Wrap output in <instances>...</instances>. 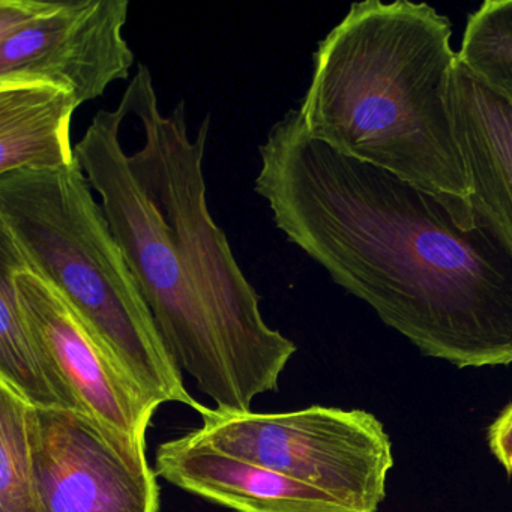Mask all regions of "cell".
Returning a JSON list of instances; mask_svg holds the SVG:
<instances>
[{"label": "cell", "mask_w": 512, "mask_h": 512, "mask_svg": "<svg viewBox=\"0 0 512 512\" xmlns=\"http://www.w3.org/2000/svg\"><path fill=\"white\" fill-rule=\"evenodd\" d=\"M259 155L254 191L335 284L424 355L512 364V245L491 221L464 229L430 191L311 137L298 110Z\"/></svg>", "instance_id": "1"}, {"label": "cell", "mask_w": 512, "mask_h": 512, "mask_svg": "<svg viewBox=\"0 0 512 512\" xmlns=\"http://www.w3.org/2000/svg\"><path fill=\"white\" fill-rule=\"evenodd\" d=\"M211 119L191 137L181 101L161 112L139 65L115 110H100L76 145L113 235L179 370L221 412H251L280 388L296 346L263 319L256 289L209 212Z\"/></svg>", "instance_id": "2"}, {"label": "cell", "mask_w": 512, "mask_h": 512, "mask_svg": "<svg viewBox=\"0 0 512 512\" xmlns=\"http://www.w3.org/2000/svg\"><path fill=\"white\" fill-rule=\"evenodd\" d=\"M452 23L410 0H365L323 38L301 109L314 139L439 197L478 223L455 137Z\"/></svg>", "instance_id": "3"}, {"label": "cell", "mask_w": 512, "mask_h": 512, "mask_svg": "<svg viewBox=\"0 0 512 512\" xmlns=\"http://www.w3.org/2000/svg\"><path fill=\"white\" fill-rule=\"evenodd\" d=\"M80 163L47 172L0 176V229L29 269L74 308L98 343L155 409L181 403L199 412L151 308L95 202Z\"/></svg>", "instance_id": "4"}, {"label": "cell", "mask_w": 512, "mask_h": 512, "mask_svg": "<svg viewBox=\"0 0 512 512\" xmlns=\"http://www.w3.org/2000/svg\"><path fill=\"white\" fill-rule=\"evenodd\" d=\"M197 413L202 427L193 434L203 442L316 488L350 512H376L385 497L392 446L371 413L322 406Z\"/></svg>", "instance_id": "5"}, {"label": "cell", "mask_w": 512, "mask_h": 512, "mask_svg": "<svg viewBox=\"0 0 512 512\" xmlns=\"http://www.w3.org/2000/svg\"><path fill=\"white\" fill-rule=\"evenodd\" d=\"M128 13V0H2L0 85L56 86L80 106L98 100L136 61Z\"/></svg>", "instance_id": "6"}, {"label": "cell", "mask_w": 512, "mask_h": 512, "mask_svg": "<svg viewBox=\"0 0 512 512\" xmlns=\"http://www.w3.org/2000/svg\"><path fill=\"white\" fill-rule=\"evenodd\" d=\"M35 478L46 512H160L152 467L133 466L83 412L28 406Z\"/></svg>", "instance_id": "7"}, {"label": "cell", "mask_w": 512, "mask_h": 512, "mask_svg": "<svg viewBox=\"0 0 512 512\" xmlns=\"http://www.w3.org/2000/svg\"><path fill=\"white\" fill-rule=\"evenodd\" d=\"M20 301L83 412L91 416L133 466L151 467L146 433L155 407L98 343L67 299L37 272L17 274Z\"/></svg>", "instance_id": "8"}, {"label": "cell", "mask_w": 512, "mask_h": 512, "mask_svg": "<svg viewBox=\"0 0 512 512\" xmlns=\"http://www.w3.org/2000/svg\"><path fill=\"white\" fill-rule=\"evenodd\" d=\"M155 472L181 490L236 512H350L322 491L220 451L193 431L158 448Z\"/></svg>", "instance_id": "9"}, {"label": "cell", "mask_w": 512, "mask_h": 512, "mask_svg": "<svg viewBox=\"0 0 512 512\" xmlns=\"http://www.w3.org/2000/svg\"><path fill=\"white\" fill-rule=\"evenodd\" d=\"M451 107L473 212L512 245V103L457 59Z\"/></svg>", "instance_id": "10"}, {"label": "cell", "mask_w": 512, "mask_h": 512, "mask_svg": "<svg viewBox=\"0 0 512 512\" xmlns=\"http://www.w3.org/2000/svg\"><path fill=\"white\" fill-rule=\"evenodd\" d=\"M28 268L14 239L0 229V382L7 383L28 406L83 412L79 398L23 310L17 274Z\"/></svg>", "instance_id": "11"}, {"label": "cell", "mask_w": 512, "mask_h": 512, "mask_svg": "<svg viewBox=\"0 0 512 512\" xmlns=\"http://www.w3.org/2000/svg\"><path fill=\"white\" fill-rule=\"evenodd\" d=\"M79 107L71 92L56 86L0 85V176L79 163L71 143V122Z\"/></svg>", "instance_id": "12"}, {"label": "cell", "mask_w": 512, "mask_h": 512, "mask_svg": "<svg viewBox=\"0 0 512 512\" xmlns=\"http://www.w3.org/2000/svg\"><path fill=\"white\" fill-rule=\"evenodd\" d=\"M28 404L0 382V512H46L28 436Z\"/></svg>", "instance_id": "13"}, {"label": "cell", "mask_w": 512, "mask_h": 512, "mask_svg": "<svg viewBox=\"0 0 512 512\" xmlns=\"http://www.w3.org/2000/svg\"><path fill=\"white\" fill-rule=\"evenodd\" d=\"M458 61L512 103V0H487L467 17Z\"/></svg>", "instance_id": "14"}, {"label": "cell", "mask_w": 512, "mask_h": 512, "mask_svg": "<svg viewBox=\"0 0 512 512\" xmlns=\"http://www.w3.org/2000/svg\"><path fill=\"white\" fill-rule=\"evenodd\" d=\"M488 443L494 457L512 476V403L491 424L488 430Z\"/></svg>", "instance_id": "15"}]
</instances>
